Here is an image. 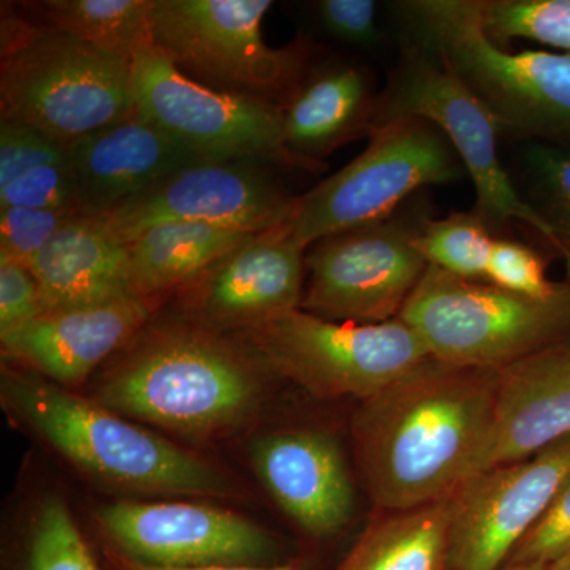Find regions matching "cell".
<instances>
[{"instance_id":"obj_9","label":"cell","mask_w":570,"mask_h":570,"mask_svg":"<svg viewBox=\"0 0 570 570\" xmlns=\"http://www.w3.org/2000/svg\"><path fill=\"white\" fill-rule=\"evenodd\" d=\"M272 7V0H153L154 45L208 88L281 104L309 69L313 48L303 40L269 47L262 24Z\"/></svg>"},{"instance_id":"obj_32","label":"cell","mask_w":570,"mask_h":570,"mask_svg":"<svg viewBox=\"0 0 570 570\" xmlns=\"http://www.w3.org/2000/svg\"><path fill=\"white\" fill-rule=\"evenodd\" d=\"M73 217L52 209L0 208V258L29 265Z\"/></svg>"},{"instance_id":"obj_10","label":"cell","mask_w":570,"mask_h":570,"mask_svg":"<svg viewBox=\"0 0 570 570\" xmlns=\"http://www.w3.org/2000/svg\"><path fill=\"white\" fill-rule=\"evenodd\" d=\"M135 115L181 142L205 163H257L321 174L325 164L291 151L279 104L208 88L176 69L159 48L132 62Z\"/></svg>"},{"instance_id":"obj_22","label":"cell","mask_w":570,"mask_h":570,"mask_svg":"<svg viewBox=\"0 0 570 570\" xmlns=\"http://www.w3.org/2000/svg\"><path fill=\"white\" fill-rule=\"evenodd\" d=\"M47 311L105 305L135 295L129 245L77 216L29 262Z\"/></svg>"},{"instance_id":"obj_7","label":"cell","mask_w":570,"mask_h":570,"mask_svg":"<svg viewBox=\"0 0 570 570\" xmlns=\"http://www.w3.org/2000/svg\"><path fill=\"white\" fill-rule=\"evenodd\" d=\"M275 376L318 400L365 401L431 358L400 317L384 324L326 321L302 307L236 333Z\"/></svg>"},{"instance_id":"obj_11","label":"cell","mask_w":570,"mask_h":570,"mask_svg":"<svg viewBox=\"0 0 570 570\" xmlns=\"http://www.w3.org/2000/svg\"><path fill=\"white\" fill-rule=\"evenodd\" d=\"M400 118L426 119L445 134L474 184V212L487 224L521 220L562 257L550 225L517 193L502 167L493 116L433 52L419 43L404 48L387 88L379 96L374 127Z\"/></svg>"},{"instance_id":"obj_21","label":"cell","mask_w":570,"mask_h":570,"mask_svg":"<svg viewBox=\"0 0 570 570\" xmlns=\"http://www.w3.org/2000/svg\"><path fill=\"white\" fill-rule=\"evenodd\" d=\"M377 99L363 67L347 62L309 66L279 104L285 142L302 159L325 164L335 149L370 137Z\"/></svg>"},{"instance_id":"obj_38","label":"cell","mask_w":570,"mask_h":570,"mask_svg":"<svg viewBox=\"0 0 570 570\" xmlns=\"http://www.w3.org/2000/svg\"><path fill=\"white\" fill-rule=\"evenodd\" d=\"M547 570H570V551L566 553L560 560L554 561Z\"/></svg>"},{"instance_id":"obj_28","label":"cell","mask_w":570,"mask_h":570,"mask_svg":"<svg viewBox=\"0 0 570 570\" xmlns=\"http://www.w3.org/2000/svg\"><path fill=\"white\" fill-rule=\"evenodd\" d=\"M489 39L508 48L524 39L570 52V0H474Z\"/></svg>"},{"instance_id":"obj_34","label":"cell","mask_w":570,"mask_h":570,"mask_svg":"<svg viewBox=\"0 0 570 570\" xmlns=\"http://www.w3.org/2000/svg\"><path fill=\"white\" fill-rule=\"evenodd\" d=\"M570 551V478L504 566H549Z\"/></svg>"},{"instance_id":"obj_16","label":"cell","mask_w":570,"mask_h":570,"mask_svg":"<svg viewBox=\"0 0 570 570\" xmlns=\"http://www.w3.org/2000/svg\"><path fill=\"white\" fill-rule=\"evenodd\" d=\"M305 247L285 224L247 238L181 291L176 316L236 335L302 305Z\"/></svg>"},{"instance_id":"obj_39","label":"cell","mask_w":570,"mask_h":570,"mask_svg":"<svg viewBox=\"0 0 570 570\" xmlns=\"http://www.w3.org/2000/svg\"><path fill=\"white\" fill-rule=\"evenodd\" d=\"M499 570H547L546 566L538 564H517V566H502Z\"/></svg>"},{"instance_id":"obj_30","label":"cell","mask_w":570,"mask_h":570,"mask_svg":"<svg viewBox=\"0 0 570 570\" xmlns=\"http://www.w3.org/2000/svg\"><path fill=\"white\" fill-rule=\"evenodd\" d=\"M0 208L52 209L80 216L71 159L41 165L0 186Z\"/></svg>"},{"instance_id":"obj_31","label":"cell","mask_w":570,"mask_h":570,"mask_svg":"<svg viewBox=\"0 0 570 570\" xmlns=\"http://www.w3.org/2000/svg\"><path fill=\"white\" fill-rule=\"evenodd\" d=\"M487 281L534 299H549L561 291L562 283L547 277V262L538 250L513 239L497 238L487 268Z\"/></svg>"},{"instance_id":"obj_24","label":"cell","mask_w":570,"mask_h":570,"mask_svg":"<svg viewBox=\"0 0 570 570\" xmlns=\"http://www.w3.org/2000/svg\"><path fill=\"white\" fill-rule=\"evenodd\" d=\"M452 497L382 512L333 570H449Z\"/></svg>"},{"instance_id":"obj_36","label":"cell","mask_w":570,"mask_h":570,"mask_svg":"<svg viewBox=\"0 0 570 570\" xmlns=\"http://www.w3.org/2000/svg\"><path fill=\"white\" fill-rule=\"evenodd\" d=\"M43 313L40 284L29 265L0 258V333Z\"/></svg>"},{"instance_id":"obj_27","label":"cell","mask_w":570,"mask_h":570,"mask_svg":"<svg viewBox=\"0 0 570 570\" xmlns=\"http://www.w3.org/2000/svg\"><path fill=\"white\" fill-rule=\"evenodd\" d=\"M13 570H107L100 564L61 498L39 505Z\"/></svg>"},{"instance_id":"obj_2","label":"cell","mask_w":570,"mask_h":570,"mask_svg":"<svg viewBox=\"0 0 570 570\" xmlns=\"http://www.w3.org/2000/svg\"><path fill=\"white\" fill-rule=\"evenodd\" d=\"M268 376L242 341L175 314L153 318L105 363L92 397L135 422L216 438L257 414Z\"/></svg>"},{"instance_id":"obj_37","label":"cell","mask_w":570,"mask_h":570,"mask_svg":"<svg viewBox=\"0 0 570 570\" xmlns=\"http://www.w3.org/2000/svg\"><path fill=\"white\" fill-rule=\"evenodd\" d=\"M107 553V570H309L302 562L291 561L283 562V564L266 566V568H200V569H174V568H159V566L142 564L124 558L121 554L112 553V551L105 549Z\"/></svg>"},{"instance_id":"obj_14","label":"cell","mask_w":570,"mask_h":570,"mask_svg":"<svg viewBox=\"0 0 570 570\" xmlns=\"http://www.w3.org/2000/svg\"><path fill=\"white\" fill-rule=\"evenodd\" d=\"M268 167L242 160L187 165L96 220L126 245L167 223L212 224L258 234L285 223L296 198Z\"/></svg>"},{"instance_id":"obj_15","label":"cell","mask_w":570,"mask_h":570,"mask_svg":"<svg viewBox=\"0 0 570 570\" xmlns=\"http://www.w3.org/2000/svg\"><path fill=\"white\" fill-rule=\"evenodd\" d=\"M569 478L570 436L469 475L452 497L449 570L501 569Z\"/></svg>"},{"instance_id":"obj_3","label":"cell","mask_w":570,"mask_h":570,"mask_svg":"<svg viewBox=\"0 0 570 570\" xmlns=\"http://www.w3.org/2000/svg\"><path fill=\"white\" fill-rule=\"evenodd\" d=\"M0 401L11 419L108 485L174 497L242 494L234 475L212 461L31 371L2 363Z\"/></svg>"},{"instance_id":"obj_23","label":"cell","mask_w":570,"mask_h":570,"mask_svg":"<svg viewBox=\"0 0 570 570\" xmlns=\"http://www.w3.org/2000/svg\"><path fill=\"white\" fill-rule=\"evenodd\" d=\"M261 234V232H258ZM254 232L202 223H167L142 232L129 245L134 291L157 309Z\"/></svg>"},{"instance_id":"obj_6","label":"cell","mask_w":570,"mask_h":570,"mask_svg":"<svg viewBox=\"0 0 570 570\" xmlns=\"http://www.w3.org/2000/svg\"><path fill=\"white\" fill-rule=\"evenodd\" d=\"M400 318L439 362L499 371L570 337V276L534 299L430 265Z\"/></svg>"},{"instance_id":"obj_19","label":"cell","mask_w":570,"mask_h":570,"mask_svg":"<svg viewBox=\"0 0 570 570\" xmlns=\"http://www.w3.org/2000/svg\"><path fill=\"white\" fill-rule=\"evenodd\" d=\"M570 436V337L498 371L493 423L472 474Z\"/></svg>"},{"instance_id":"obj_17","label":"cell","mask_w":570,"mask_h":570,"mask_svg":"<svg viewBox=\"0 0 570 570\" xmlns=\"http://www.w3.org/2000/svg\"><path fill=\"white\" fill-rule=\"evenodd\" d=\"M145 299L47 311L0 333L3 363L61 385L78 387L94 371L122 351L153 321Z\"/></svg>"},{"instance_id":"obj_29","label":"cell","mask_w":570,"mask_h":570,"mask_svg":"<svg viewBox=\"0 0 570 570\" xmlns=\"http://www.w3.org/2000/svg\"><path fill=\"white\" fill-rule=\"evenodd\" d=\"M535 212L550 225L570 276V153L535 145L527 156Z\"/></svg>"},{"instance_id":"obj_1","label":"cell","mask_w":570,"mask_h":570,"mask_svg":"<svg viewBox=\"0 0 570 570\" xmlns=\"http://www.w3.org/2000/svg\"><path fill=\"white\" fill-rule=\"evenodd\" d=\"M498 371L428 358L360 403L356 460L381 512L431 504L471 475L493 423Z\"/></svg>"},{"instance_id":"obj_4","label":"cell","mask_w":570,"mask_h":570,"mask_svg":"<svg viewBox=\"0 0 570 570\" xmlns=\"http://www.w3.org/2000/svg\"><path fill=\"white\" fill-rule=\"evenodd\" d=\"M134 112L132 62L41 24L18 3H2L0 119L70 146Z\"/></svg>"},{"instance_id":"obj_8","label":"cell","mask_w":570,"mask_h":570,"mask_svg":"<svg viewBox=\"0 0 570 570\" xmlns=\"http://www.w3.org/2000/svg\"><path fill=\"white\" fill-rule=\"evenodd\" d=\"M464 171L452 142L433 122L400 118L374 127L351 164L295 198L285 228L299 246L377 224L420 187L456 181Z\"/></svg>"},{"instance_id":"obj_12","label":"cell","mask_w":570,"mask_h":570,"mask_svg":"<svg viewBox=\"0 0 570 570\" xmlns=\"http://www.w3.org/2000/svg\"><path fill=\"white\" fill-rule=\"evenodd\" d=\"M107 550L159 568H266L283 564L275 538L212 504L118 501L99 509Z\"/></svg>"},{"instance_id":"obj_13","label":"cell","mask_w":570,"mask_h":570,"mask_svg":"<svg viewBox=\"0 0 570 570\" xmlns=\"http://www.w3.org/2000/svg\"><path fill=\"white\" fill-rule=\"evenodd\" d=\"M415 230L392 217L314 243L302 307L326 321L384 324L400 317L428 269Z\"/></svg>"},{"instance_id":"obj_25","label":"cell","mask_w":570,"mask_h":570,"mask_svg":"<svg viewBox=\"0 0 570 570\" xmlns=\"http://www.w3.org/2000/svg\"><path fill=\"white\" fill-rule=\"evenodd\" d=\"M29 17L127 62L154 47L153 0L20 2Z\"/></svg>"},{"instance_id":"obj_26","label":"cell","mask_w":570,"mask_h":570,"mask_svg":"<svg viewBox=\"0 0 570 570\" xmlns=\"http://www.w3.org/2000/svg\"><path fill=\"white\" fill-rule=\"evenodd\" d=\"M494 242L490 225L475 212L425 220L414 235V245L428 264L475 281H487Z\"/></svg>"},{"instance_id":"obj_5","label":"cell","mask_w":570,"mask_h":570,"mask_svg":"<svg viewBox=\"0 0 570 570\" xmlns=\"http://www.w3.org/2000/svg\"><path fill=\"white\" fill-rule=\"evenodd\" d=\"M400 10L420 47L466 86L499 132L569 140L570 52L499 47L483 31L474 0H414Z\"/></svg>"},{"instance_id":"obj_35","label":"cell","mask_w":570,"mask_h":570,"mask_svg":"<svg viewBox=\"0 0 570 570\" xmlns=\"http://www.w3.org/2000/svg\"><path fill=\"white\" fill-rule=\"evenodd\" d=\"M374 0H321L313 3L318 24L333 39L354 47H376L382 32Z\"/></svg>"},{"instance_id":"obj_18","label":"cell","mask_w":570,"mask_h":570,"mask_svg":"<svg viewBox=\"0 0 570 570\" xmlns=\"http://www.w3.org/2000/svg\"><path fill=\"white\" fill-rule=\"evenodd\" d=\"M258 478L279 508L317 539L332 538L354 515L355 494L343 450L318 430H281L250 448Z\"/></svg>"},{"instance_id":"obj_33","label":"cell","mask_w":570,"mask_h":570,"mask_svg":"<svg viewBox=\"0 0 570 570\" xmlns=\"http://www.w3.org/2000/svg\"><path fill=\"white\" fill-rule=\"evenodd\" d=\"M70 157L69 146L28 124L0 119V186L41 167Z\"/></svg>"},{"instance_id":"obj_20","label":"cell","mask_w":570,"mask_h":570,"mask_svg":"<svg viewBox=\"0 0 570 570\" xmlns=\"http://www.w3.org/2000/svg\"><path fill=\"white\" fill-rule=\"evenodd\" d=\"M80 216L102 217L187 165L205 163L137 115L69 146Z\"/></svg>"}]
</instances>
